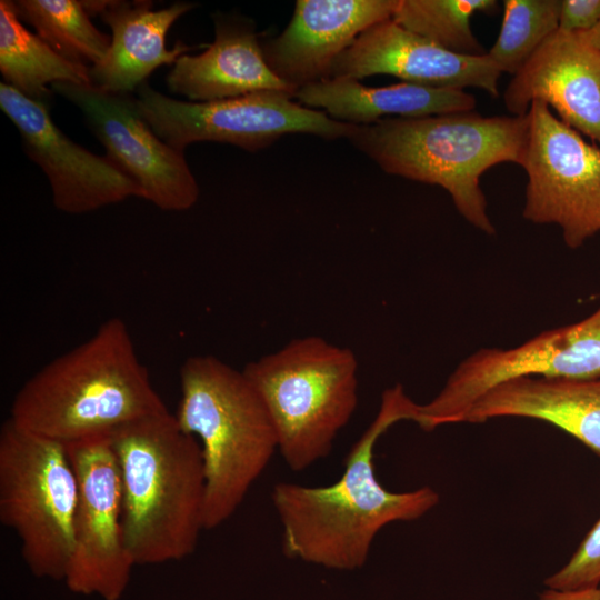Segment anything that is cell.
I'll use <instances>...</instances> for the list:
<instances>
[{
  "instance_id": "cell-29",
  "label": "cell",
  "mask_w": 600,
  "mask_h": 600,
  "mask_svg": "<svg viewBox=\"0 0 600 600\" xmlns=\"http://www.w3.org/2000/svg\"><path fill=\"white\" fill-rule=\"evenodd\" d=\"M578 34L590 46L600 51V22L591 30Z\"/></svg>"
},
{
  "instance_id": "cell-26",
  "label": "cell",
  "mask_w": 600,
  "mask_h": 600,
  "mask_svg": "<svg viewBox=\"0 0 600 600\" xmlns=\"http://www.w3.org/2000/svg\"><path fill=\"white\" fill-rule=\"evenodd\" d=\"M600 22V0H561L559 30L587 32Z\"/></svg>"
},
{
  "instance_id": "cell-1",
  "label": "cell",
  "mask_w": 600,
  "mask_h": 600,
  "mask_svg": "<svg viewBox=\"0 0 600 600\" xmlns=\"http://www.w3.org/2000/svg\"><path fill=\"white\" fill-rule=\"evenodd\" d=\"M418 404L401 384L386 389L377 416L347 454L336 482L273 486L271 501L282 527L281 548L287 558L331 570L360 569L382 528L417 520L439 503V493L430 487L393 492L374 472L377 441L397 422L414 421Z\"/></svg>"
},
{
  "instance_id": "cell-2",
  "label": "cell",
  "mask_w": 600,
  "mask_h": 600,
  "mask_svg": "<svg viewBox=\"0 0 600 600\" xmlns=\"http://www.w3.org/2000/svg\"><path fill=\"white\" fill-rule=\"evenodd\" d=\"M164 411L128 326L114 317L26 381L9 419L67 446Z\"/></svg>"
},
{
  "instance_id": "cell-8",
  "label": "cell",
  "mask_w": 600,
  "mask_h": 600,
  "mask_svg": "<svg viewBox=\"0 0 600 600\" xmlns=\"http://www.w3.org/2000/svg\"><path fill=\"white\" fill-rule=\"evenodd\" d=\"M139 112L170 147L184 151L194 142L230 143L247 151L264 149L284 134L307 133L323 139H349L358 126L340 122L323 111L294 101L286 91L192 102L170 98L146 81L137 90Z\"/></svg>"
},
{
  "instance_id": "cell-22",
  "label": "cell",
  "mask_w": 600,
  "mask_h": 600,
  "mask_svg": "<svg viewBox=\"0 0 600 600\" xmlns=\"http://www.w3.org/2000/svg\"><path fill=\"white\" fill-rule=\"evenodd\" d=\"M19 19L64 59L92 67L107 54L111 37L91 22L78 0H17Z\"/></svg>"
},
{
  "instance_id": "cell-11",
  "label": "cell",
  "mask_w": 600,
  "mask_h": 600,
  "mask_svg": "<svg viewBox=\"0 0 600 600\" xmlns=\"http://www.w3.org/2000/svg\"><path fill=\"white\" fill-rule=\"evenodd\" d=\"M78 506L64 583L74 593L120 600L136 564L124 540L120 470L109 434L66 446Z\"/></svg>"
},
{
  "instance_id": "cell-9",
  "label": "cell",
  "mask_w": 600,
  "mask_h": 600,
  "mask_svg": "<svg viewBox=\"0 0 600 600\" xmlns=\"http://www.w3.org/2000/svg\"><path fill=\"white\" fill-rule=\"evenodd\" d=\"M527 114L522 216L533 223L558 224L567 247L577 249L600 231V147L542 101H533Z\"/></svg>"
},
{
  "instance_id": "cell-5",
  "label": "cell",
  "mask_w": 600,
  "mask_h": 600,
  "mask_svg": "<svg viewBox=\"0 0 600 600\" xmlns=\"http://www.w3.org/2000/svg\"><path fill=\"white\" fill-rule=\"evenodd\" d=\"M176 418L196 437L206 472L204 530L220 527L239 509L278 451L274 424L242 370L209 356H192L179 370Z\"/></svg>"
},
{
  "instance_id": "cell-28",
  "label": "cell",
  "mask_w": 600,
  "mask_h": 600,
  "mask_svg": "<svg viewBox=\"0 0 600 600\" xmlns=\"http://www.w3.org/2000/svg\"><path fill=\"white\" fill-rule=\"evenodd\" d=\"M111 0H81L80 3L86 13L91 18L101 16L109 7Z\"/></svg>"
},
{
  "instance_id": "cell-18",
  "label": "cell",
  "mask_w": 600,
  "mask_h": 600,
  "mask_svg": "<svg viewBox=\"0 0 600 600\" xmlns=\"http://www.w3.org/2000/svg\"><path fill=\"white\" fill-rule=\"evenodd\" d=\"M197 3L176 1L152 10L151 1L111 0L100 16L111 29V44L104 58L90 67L91 84L114 93H132L163 64H173L192 48L178 41L168 49L170 27Z\"/></svg>"
},
{
  "instance_id": "cell-27",
  "label": "cell",
  "mask_w": 600,
  "mask_h": 600,
  "mask_svg": "<svg viewBox=\"0 0 600 600\" xmlns=\"http://www.w3.org/2000/svg\"><path fill=\"white\" fill-rule=\"evenodd\" d=\"M537 600H600V586L582 590L560 591L546 589Z\"/></svg>"
},
{
  "instance_id": "cell-7",
  "label": "cell",
  "mask_w": 600,
  "mask_h": 600,
  "mask_svg": "<svg viewBox=\"0 0 600 600\" xmlns=\"http://www.w3.org/2000/svg\"><path fill=\"white\" fill-rule=\"evenodd\" d=\"M78 496L66 446L6 420L0 430V521L17 533L34 577L64 580Z\"/></svg>"
},
{
  "instance_id": "cell-10",
  "label": "cell",
  "mask_w": 600,
  "mask_h": 600,
  "mask_svg": "<svg viewBox=\"0 0 600 600\" xmlns=\"http://www.w3.org/2000/svg\"><path fill=\"white\" fill-rule=\"evenodd\" d=\"M518 377L600 379V307L579 322L541 332L514 348L471 353L433 399L418 406L414 422L424 431L461 422L483 393Z\"/></svg>"
},
{
  "instance_id": "cell-21",
  "label": "cell",
  "mask_w": 600,
  "mask_h": 600,
  "mask_svg": "<svg viewBox=\"0 0 600 600\" xmlns=\"http://www.w3.org/2000/svg\"><path fill=\"white\" fill-rule=\"evenodd\" d=\"M0 71L4 83L49 106L56 82L91 83L90 68L58 54L19 19L14 2L0 1Z\"/></svg>"
},
{
  "instance_id": "cell-12",
  "label": "cell",
  "mask_w": 600,
  "mask_h": 600,
  "mask_svg": "<svg viewBox=\"0 0 600 600\" xmlns=\"http://www.w3.org/2000/svg\"><path fill=\"white\" fill-rule=\"evenodd\" d=\"M51 89L81 111L106 148V156L138 184L141 198L167 211L194 206L199 187L184 151L170 147L153 132L132 93L73 82H56Z\"/></svg>"
},
{
  "instance_id": "cell-4",
  "label": "cell",
  "mask_w": 600,
  "mask_h": 600,
  "mask_svg": "<svg viewBox=\"0 0 600 600\" xmlns=\"http://www.w3.org/2000/svg\"><path fill=\"white\" fill-rule=\"evenodd\" d=\"M528 126V114L484 117L469 110L383 118L358 126L348 140L389 174L440 186L469 223L492 236L480 178L502 162L520 166Z\"/></svg>"
},
{
  "instance_id": "cell-17",
  "label": "cell",
  "mask_w": 600,
  "mask_h": 600,
  "mask_svg": "<svg viewBox=\"0 0 600 600\" xmlns=\"http://www.w3.org/2000/svg\"><path fill=\"white\" fill-rule=\"evenodd\" d=\"M214 40L199 54H182L166 82L172 93L192 102L236 98L266 90H294L264 60L254 22L241 14H212Z\"/></svg>"
},
{
  "instance_id": "cell-23",
  "label": "cell",
  "mask_w": 600,
  "mask_h": 600,
  "mask_svg": "<svg viewBox=\"0 0 600 600\" xmlns=\"http://www.w3.org/2000/svg\"><path fill=\"white\" fill-rule=\"evenodd\" d=\"M496 0H399L392 20L434 44L458 54L483 56L471 17L498 10Z\"/></svg>"
},
{
  "instance_id": "cell-14",
  "label": "cell",
  "mask_w": 600,
  "mask_h": 600,
  "mask_svg": "<svg viewBox=\"0 0 600 600\" xmlns=\"http://www.w3.org/2000/svg\"><path fill=\"white\" fill-rule=\"evenodd\" d=\"M501 71L488 57L450 52L388 19L363 31L334 61L330 78L390 74L409 83L477 88L499 96Z\"/></svg>"
},
{
  "instance_id": "cell-13",
  "label": "cell",
  "mask_w": 600,
  "mask_h": 600,
  "mask_svg": "<svg viewBox=\"0 0 600 600\" xmlns=\"http://www.w3.org/2000/svg\"><path fill=\"white\" fill-rule=\"evenodd\" d=\"M0 107L17 127L22 148L47 176L53 204L78 214L141 198L138 184L107 156H98L68 138L52 121L47 104L32 100L4 82Z\"/></svg>"
},
{
  "instance_id": "cell-20",
  "label": "cell",
  "mask_w": 600,
  "mask_h": 600,
  "mask_svg": "<svg viewBox=\"0 0 600 600\" xmlns=\"http://www.w3.org/2000/svg\"><path fill=\"white\" fill-rule=\"evenodd\" d=\"M302 106L323 109L332 119L356 126L374 123L386 116L420 118L474 110L476 98L461 89L432 88L409 82L366 87L349 78H328L299 89Z\"/></svg>"
},
{
  "instance_id": "cell-3",
  "label": "cell",
  "mask_w": 600,
  "mask_h": 600,
  "mask_svg": "<svg viewBox=\"0 0 600 600\" xmlns=\"http://www.w3.org/2000/svg\"><path fill=\"white\" fill-rule=\"evenodd\" d=\"M121 479L122 523L136 564L192 554L203 526L206 472L198 439L169 410L111 433Z\"/></svg>"
},
{
  "instance_id": "cell-15",
  "label": "cell",
  "mask_w": 600,
  "mask_h": 600,
  "mask_svg": "<svg viewBox=\"0 0 600 600\" xmlns=\"http://www.w3.org/2000/svg\"><path fill=\"white\" fill-rule=\"evenodd\" d=\"M398 2L298 0L287 28L261 40L264 60L294 92L328 79L336 59L368 28L391 19Z\"/></svg>"
},
{
  "instance_id": "cell-16",
  "label": "cell",
  "mask_w": 600,
  "mask_h": 600,
  "mask_svg": "<svg viewBox=\"0 0 600 600\" xmlns=\"http://www.w3.org/2000/svg\"><path fill=\"white\" fill-rule=\"evenodd\" d=\"M533 101L600 147V51L578 33L557 30L512 77L503 103L526 116Z\"/></svg>"
},
{
  "instance_id": "cell-6",
  "label": "cell",
  "mask_w": 600,
  "mask_h": 600,
  "mask_svg": "<svg viewBox=\"0 0 600 600\" xmlns=\"http://www.w3.org/2000/svg\"><path fill=\"white\" fill-rule=\"evenodd\" d=\"M272 419L278 451L301 472L328 457L358 404V362L318 336L291 340L242 370Z\"/></svg>"
},
{
  "instance_id": "cell-24",
  "label": "cell",
  "mask_w": 600,
  "mask_h": 600,
  "mask_svg": "<svg viewBox=\"0 0 600 600\" xmlns=\"http://www.w3.org/2000/svg\"><path fill=\"white\" fill-rule=\"evenodd\" d=\"M561 0H504L499 36L487 51L501 72L516 74L559 29Z\"/></svg>"
},
{
  "instance_id": "cell-25",
  "label": "cell",
  "mask_w": 600,
  "mask_h": 600,
  "mask_svg": "<svg viewBox=\"0 0 600 600\" xmlns=\"http://www.w3.org/2000/svg\"><path fill=\"white\" fill-rule=\"evenodd\" d=\"M548 589L573 591L600 586V518L569 561L544 580Z\"/></svg>"
},
{
  "instance_id": "cell-19",
  "label": "cell",
  "mask_w": 600,
  "mask_h": 600,
  "mask_svg": "<svg viewBox=\"0 0 600 600\" xmlns=\"http://www.w3.org/2000/svg\"><path fill=\"white\" fill-rule=\"evenodd\" d=\"M501 417L546 421L600 457V379H509L483 393L461 422L482 423Z\"/></svg>"
}]
</instances>
